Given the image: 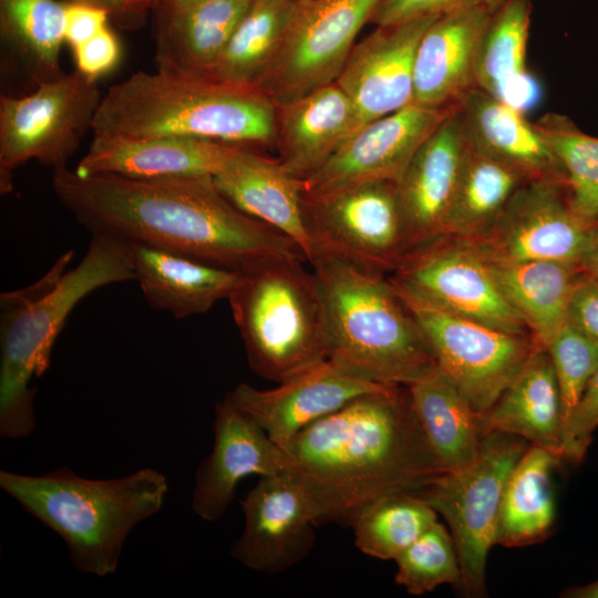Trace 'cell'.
Wrapping results in <instances>:
<instances>
[{
    "label": "cell",
    "mask_w": 598,
    "mask_h": 598,
    "mask_svg": "<svg viewBox=\"0 0 598 598\" xmlns=\"http://www.w3.org/2000/svg\"><path fill=\"white\" fill-rule=\"evenodd\" d=\"M52 188L91 235L163 249L237 272L277 258L308 262L293 240L234 206L212 175L82 176L64 167L53 172Z\"/></svg>",
    "instance_id": "obj_1"
},
{
    "label": "cell",
    "mask_w": 598,
    "mask_h": 598,
    "mask_svg": "<svg viewBox=\"0 0 598 598\" xmlns=\"http://www.w3.org/2000/svg\"><path fill=\"white\" fill-rule=\"evenodd\" d=\"M320 523L351 526L379 498L419 494L446 472L408 386L362 394L299 432L283 448Z\"/></svg>",
    "instance_id": "obj_2"
},
{
    "label": "cell",
    "mask_w": 598,
    "mask_h": 598,
    "mask_svg": "<svg viewBox=\"0 0 598 598\" xmlns=\"http://www.w3.org/2000/svg\"><path fill=\"white\" fill-rule=\"evenodd\" d=\"M73 251L61 255L49 271L23 289L0 296V435L20 439L35 427L30 386L50 368L52 348L75 306L94 290L134 280L130 245L92 235L75 268Z\"/></svg>",
    "instance_id": "obj_3"
},
{
    "label": "cell",
    "mask_w": 598,
    "mask_h": 598,
    "mask_svg": "<svg viewBox=\"0 0 598 598\" xmlns=\"http://www.w3.org/2000/svg\"><path fill=\"white\" fill-rule=\"evenodd\" d=\"M93 136H179L250 148L275 143L276 104L256 85L138 71L111 86Z\"/></svg>",
    "instance_id": "obj_4"
},
{
    "label": "cell",
    "mask_w": 598,
    "mask_h": 598,
    "mask_svg": "<svg viewBox=\"0 0 598 598\" xmlns=\"http://www.w3.org/2000/svg\"><path fill=\"white\" fill-rule=\"evenodd\" d=\"M0 487L65 543L73 566L106 577L116 571L131 530L155 515L167 478L142 468L112 480H90L61 467L40 476L0 471Z\"/></svg>",
    "instance_id": "obj_5"
},
{
    "label": "cell",
    "mask_w": 598,
    "mask_h": 598,
    "mask_svg": "<svg viewBox=\"0 0 598 598\" xmlns=\"http://www.w3.org/2000/svg\"><path fill=\"white\" fill-rule=\"evenodd\" d=\"M309 264L327 303L329 361L365 380L401 386L439 370L389 279L322 252H316Z\"/></svg>",
    "instance_id": "obj_6"
},
{
    "label": "cell",
    "mask_w": 598,
    "mask_h": 598,
    "mask_svg": "<svg viewBox=\"0 0 598 598\" xmlns=\"http://www.w3.org/2000/svg\"><path fill=\"white\" fill-rule=\"evenodd\" d=\"M300 258H277L241 274L228 298L250 369L281 383L328 360L327 303Z\"/></svg>",
    "instance_id": "obj_7"
},
{
    "label": "cell",
    "mask_w": 598,
    "mask_h": 598,
    "mask_svg": "<svg viewBox=\"0 0 598 598\" xmlns=\"http://www.w3.org/2000/svg\"><path fill=\"white\" fill-rule=\"evenodd\" d=\"M529 445L515 435L488 433L471 465L442 473L419 493L450 527L460 560V587L467 597L486 594V563L495 545L504 488Z\"/></svg>",
    "instance_id": "obj_8"
},
{
    "label": "cell",
    "mask_w": 598,
    "mask_h": 598,
    "mask_svg": "<svg viewBox=\"0 0 598 598\" xmlns=\"http://www.w3.org/2000/svg\"><path fill=\"white\" fill-rule=\"evenodd\" d=\"M97 80L78 70L40 83L30 94L0 96V192L13 187V172L30 159L68 167L102 100Z\"/></svg>",
    "instance_id": "obj_9"
},
{
    "label": "cell",
    "mask_w": 598,
    "mask_h": 598,
    "mask_svg": "<svg viewBox=\"0 0 598 598\" xmlns=\"http://www.w3.org/2000/svg\"><path fill=\"white\" fill-rule=\"evenodd\" d=\"M421 329L439 369L473 410H488L536 347L532 334L507 332L448 312L389 278Z\"/></svg>",
    "instance_id": "obj_10"
},
{
    "label": "cell",
    "mask_w": 598,
    "mask_h": 598,
    "mask_svg": "<svg viewBox=\"0 0 598 598\" xmlns=\"http://www.w3.org/2000/svg\"><path fill=\"white\" fill-rule=\"evenodd\" d=\"M303 214L312 257L322 252L383 275L394 272L408 254L395 182L368 181L303 197Z\"/></svg>",
    "instance_id": "obj_11"
},
{
    "label": "cell",
    "mask_w": 598,
    "mask_h": 598,
    "mask_svg": "<svg viewBox=\"0 0 598 598\" xmlns=\"http://www.w3.org/2000/svg\"><path fill=\"white\" fill-rule=\"evenodd\" d=\"M382 0H296L283 40L257 86L275 103L336 82Z\"/></svg>",
    "instance_id": "obj_12"
},
{
    "label": "cell",
    "mask_w": 598,
    "mask_h": 598,
    "mask_svg": "<svg viewBox=\"0 0 598 598\" xmlns=\"http://www.w3.org/2000/svg\"><path fill=\"white\" fill-rule=\"evenodd\" d=\"M597 227L573 208L565 183L529 181L485 230L460 241L487 262L555 260L580 267Z\"/></svg>",
    "instance_id": "obj_13"
},
{
    "label": "cell",
    "mask_w": 598,
    "mask_h": 598,
    "mask_svg": "<svg viewBox=\"0 0 598 598\" xmlns=\"http://www.w3.org/2000/svg\"><path fill=\"white\" fill-rule=\"evenodd\" d=\"M391 278L448 312L507 332L532 334L488 264L460 240L439 237L409 251Z\"/></svg>",
    "instance_id": "obj_14"
},
{
    "label": "cell",
    "mask_w": 598,
    "mask_h": 598,
    "mask_svg": "<svg viewBox=\"0 0 598 598\" xmlns=\"http://www.w3.org/2000/svg\"><path fill=\"white\" fill-rule=\"evenodd\" d=\"M452 109L411 103L364 124L302 181L303 197H320L368 181L396 183L415 152Z\"/></svg>",
    "instance_id": "obj_15"
},
{
    "label": "cell",
    "mask_w": 598,
    "mask_h": 598,
    "mask_svg": "<svg viewBox=\"0 0 598 598\" xmlns=\"http://www.w3.org/2000/svg\"><path fill=\"white\" fill-rule=\"evenodd\" d=\"M241 507L244 529L230 555L245 567L275 575L296 566L312 550L316 517L290 472L260 476Z\"/></svg>",
    "instance_id": "obj_16"
},
{
    "label": "cell",
    "mask_w": 598,
    "mask_h": 598,
    "mask_svg": "<svg viewBox=\"0 0 598 598\" xmlns=\"http://www.w3.org/2000/svg\"><path fill=\"white\" fill-rule=\"evenodd\" d=\"M329 360L269 390L239 383L226 398L282 450L302 430L355 398L383 390Z\"/></svg>",
    "instance_id": "obj_17"
},
{
    "label": "cell",
    "mask_w": 598,
    "mask_h": 598,
    "mask_svg": "<svg viewBox=\"0 0 598 598\" xmlns=\"http://www.w3.org/2000/svg\"><path fill=\"white\" fill-rule=\"evenodd\" d=\"M437 17L377 27L355 43L336 83L352 101L359 128L413 103L416 48Z\"/></svg>",
    "instance_id": "obj_18"
},
{
    "label": "cell",
    "mask_w": 598,
    "mask_h": 598,
    "mask_svg": "<svg viewBox=\"0 0 598 598\" xmlns=\"http://www.w3.org/2000/svg\"><path fill=\"white\" fill-rule=\"evenodd\" d=\"M288 468L285 451L225 396L215 406L212 453L196 472L193 511L204 520H218L235 498L241 480L276 475Z\"/></svg>",
    "instance_id": "obj_19"
},
{
    "label": "cell",
    "mask_w": 598,
    "mask_h": 598,
    "mask_svg": "<svg viewBox=\"0 0 598 598\" xmlns=\"http://www.w3.org/2000/svg\"><path fill=\"white\" fill-rule=\"evenodd\" d=\"M467 150L468 140L453 106L396 182L408 252L441 237Z\"/></svg>",
    "instance_id": "obj_20"
},
{
    "label": "cell",
    "mask_w": 598,
    "mask_h": 598,
    "mask_svg": "<svg viewBox=\"0 0 598 598\" xmlns=\"http://www.w3.org/2000/svg\"><path fill=\"white\" fill-rule=\"evenodd\" d=\"M250 1H158L153 9L156 71L206 79Z\"/></svg>",
    "instance_id": "obj_21"
},
{
    "label": "cell",
    "mask_w": 598,
    "mask_h": 598,
    "mask_svg": "<svg viewBox=\"0 0 598 598\" xmlns=\"http://www.w3.org/2000/svg\"><path fill=\"white\" fill-rule=\"evenodd\" d=\"M491 14L480 3L440 16L429 25L415 52L413 103L450 109L476 86V58Z\"/></svg>",
    "instance_id": "obj_22"
},
{
    "label": "cell",
    "mask_w": 598,
    "mask_h": 598,
    "mask_svg": "<svg viewBox=\"0 0 598 598\" xmlns=\"http://www.w3.org/2000/svg\"><path fill=\"white\" fill-rule=\"evenodd\" d=\"M237 147L179 136H93L74 171L82 176L114 174L131 178L214 176Z\"/></svg>",
    "instance_id": "obj_23"
},
{
    "label": "cell",
    "mask_w": 598,
    "mask_h": 598,
    "mask_svg": "<svg viewBox=\"0 0 598 598\" xmlns=\"http://www.w3.org/2000/svg\"><path fill=\"white\" fill-rule=\"evenodd\" d=\"M470 144L527 181L566 184L558 158L524 112L475 86L454 105Z\"/></svg>",
    "instance_id": "obj_24"
},
{
    "label": "cell",
    "mask_w": 598,
    "mask_h": 598,
    "mask_svg": "<svg viewBox=\"0 0 598 598\" xmlns=\"http://www.w3.org/2000/svg\"><path fill=\"white\" fill-rule=\"evenodd\" d=\"M358 128L355 107L336 82L276 104L278 161L286 172L303 181Z\"/></svg>",
    "instance_id": "obj_25"
},
{
    "label": "cell",
    "mask_w": 598,
    "mask_h": 598,
    "mask_svg": "<svg viewBox=\"0 0 598 598\" xmlns=\"http://www.w3.org/2000/svg\"><path fill=\"white\" fill-rule=\"evenodd\" d=\"M213 178L234 206L293 240L309 262L313 247L305 221L301 179L286 172L278 159L245 147H237Z\"/></svg>",
    "instance_id": "obj_26"
},
{
    "label": "cell",
    "mask_w": 598,
    "mask_h": 598,
    "mask_svg": "<svg viewBox=\"0 0 598 598\" xmlns=\"http://www.w3.org/2000/svg\"><path fill=\"white\" fill-rule=\"evenodd\" d=\"M478 423L483 436L492 432L515 435L561 460L560 390L549 354L542 343L537 341L526 364L497 401L478 413Z\"/></svg>",
    "instance_id": "obj_27"
},
{
    "label": "cell",
    "mask_w": 598,
    "mask_h": 598,
    "mask_svg": "<svg viewBox=\"0 0 598 598\" xmlns=\"http://www.w3.org/2000/svg\"><path fill=\"white\" fill-rule=\"evenodd\" d=\"M134 280L146 302L176 319L200 315L228 299L241 274L163 249L128 244Z\"/></svg>",
    "instance_id": "obj_28"
},
{
    "label": "cell",
    "mask_w": 598,
    "mask_h": 598,
    "mask_svg": "<svg viewBox=\"0 0 598 598\" xmlns=\"http://www.w3.org/2000/svg\"><path fill=\"white\" fill-rule=\"evenodd\" d=\"M530 0H505L489 18L475 65L477 87L524 110L538 96L526 70Z\"/></svg>",
    "instance_id": "obj_29"
},
{
    "label": "cell",
    "mask_w": 598,
    "mask_h": 598,
    "mask_svg": "<svg viewBox=\"0 0 598 598\" xmlns=\"http://www.w3.org/2000/svg\"><path fill=\"white\" fill-rule=\"evenodd\" d=\"M487 264L507 301L533 337L545 344L567 322L570 296L581 268L555 260Z\"/></svg>",
    "instance_id": "obj_30"
},
{
    "label": "cell",
    "mask_w": 598,
    "mask_h": 598,
    "mask_svg": "<svg viewBox=\"0 0 598 598\" xmlns=\"http://www.w3.org/2000/svg\"><path fill=\"white\" fill-rule=\"evenodd\" d=\"M422 429L446 472L471 465L482 448L478 413L440 369L408 386Z\"/></svg>",
    "instance_id": "obj_31"
},
{
    "label": "cell",
    "mask_w": 598,
    "mask_h": 598,
    "mask_svg": "<svg viewBox=\"0 0 598 598\" xmlns=\"http://www.w3.org/2000/svg\"><path fill=\"white\" fill-rule=\"evenodd\" d=\"M559 461L539 446L524 452L504 488L495 545L523 547L548 536L555 519L551 475Z\"/></svg>",
    "instance_id": "obj_32"
},
{
    "label": "cell",
    "mask_w": 598,
    "mask_h": 598,
    "mask_svg": "<svg viewBox=\"0 0 598 598\" xmlns=\"http://www.w3.org/2000/svg\"><path fill=\"white\" fill-rule=\"evenodd\" d=\"M65 8L59 0H0L2 43L35 86L63 74Z\"/></svg>",
    "instance_id": "obj_33"
},
{
    "label": "cell",
    "mask_w": 598,
    "mask_h": 598,
    "mask_svg": "<svg viewBox=\"0 0 598 598\" xmlns=\"http://www.w3.org/2000/svg\"><path fill=\"white\" fill-rule=\"evenodd\" d=\"M296 0H251L206 79L256 85L275 58Z\"/></svg>",
    "instance_id": "obj_34"
},
{
    "label": "cell",
    "mask_w": 598,
    "mask_h": 598,
    "mask_svg": "<svg viewBox=\"0 0 598 598\" xmlns=\"http://www.w3.org/2000/svg\"><path fill=\"white\" fill-rule=\"evenodd\" d=\"M467 137V136H466ZM527 181L468 142L457 189L441 237L470 239L485 230Z\"/></svg>",
    "instance_id": "obj_35"
},
{
    "label": "cell",
    "mask_w": 598,
    "mask_h": 598,
    "mask_svg": "<svg viewBox=\"0 0 598 598\" xmlns=\"http://www.w3.org/2000/svg\"><path fill=\"white\" fill-rule=\"evenodd\" d=\"M436 514L416 493L385 495L369 505L352 523L354 544L369 557L395 560L437 522Z\"/></svg>",
    "instance_id": "obj_36"
},
{
    "label": "cell",
    "mask_w": 598,
    "mask_h": 598,
    "mask_svg": "<svg viewBox=\"0 0 598 598\" xmlns=\"http://www.w3.org/2000/svg\"><path fill=\"white\" fill-rule=\"evenodd\" d=\"M534 123L563 166L573 208L598 225V137L557 113H547Z\"/></svg>",
    "instance_id": "obj_37"
},
{
    "label": "cell",
    "mask_w": 598,
    "mask_h": 598,
    "mask_svg": "<svg viewBox=\"0 0 598 598\" xmlns=\"http://www.w3.org/2000/svg\"><path fill=\"white\" fill-rule=\"evenodd\" d=\"M395 582L410 595L421 596L445 584L461 585L455 543L446 527L436 522L395 560Z\"/></svg>",
    "instance_id": "obj_38"
},
{
    "label": "cell",
    "mask_w": 598,
    "mask_h": 598,
    "mask_svg": "<svg viewBox=\"0 0 598 598\" xmlns=\"http://www.w3.org/2000/svg\"><path fill=\"white\" fill-rule=\"evenodd\" d=\"M543 346L549 354L557 378L565 423L589 379L598 369V343L566 322Z\"/></svg>",
    "instance_id": "obj_39"
},
{
    "label": "cell",
    "mask_w": 598,
    "mask_h": 598,
    "mask_svg": "<svg viewBox=\"0 0 598 598\" xmlns=\"http://www.w3.org/2000/svg\"><path fill=\"white\" fill-rule=\"evenodd\" d=\"M598 427V369L589 379L563 431L561 460L579 463L584 460L592 434Z\"/></svg>",
    "instance_id": "obj_40"
},
{
    "label": "cell",
    "mask_w": 598,
    "mask_h": 598,
    "mask_svg": "<svg viewBox=\"0 0 598 598\" xmlns=\"http://www.w3.org/2000/svg\"><path fill=\"white\" fill-rule=\"evenodd\" d=\"M482 3V0H382L370 22L388 27L408 20L443 16Z\"/></svg>",
    "instance_id": "obj_41"
},
{
    "label": "cell",
    "mask_w": 598,
    "mask_h": 598,
    "mask_svg": "<svg viewBox=\"0 0 598 598\" xmlns=\"http://www.w3.org/2000/svg\"><path fill=\"white\" fill-rule=\"evenodd\" d=\"M72 51L76 70L93 80L112 71L121 59L120 41L109 27Z\"/></svg>",
    "instance_id": "obj_42"
},
{
    "label": "cell",
    "mask_w": 598,
    "mask_h": 598,
    "mask_svg": "<svg viewBox=\"0 0 598 598\" xmlns=\"http://www.w3.org/2000/svg\"><path fill=\"white\" fill-rule=\"evenodd\" d=\"M567 322L598 343V283L584 271L570 296Z\"/></svg>",
    "instance_id": "obj_43"
},
{
    "label": "cell",
    "mask_w": 598,
    "mask_h": 598,
    "mask_svg": "<svg viewBox=\"0 0 598 598\" xmlns=\"http://www.w3.org/2000/svg\"><path fill=\"white\" fill-rule=\"evenodd\" d=\"M109 14L99 8L68 3L65 8V42L71 49L86 42L107 28Z\"/></svg>",
    "instance_id": "obj_44"
},
{
    "label": "cell",
    "mask_w": 598,
    "mask_h": 598,
    "mask_svg": "<svg viewBox=\"0 0 598 598\" xmlns=\"http://www.w3.org/2000/svg\"><path fill=\"white\" fill-rule=\"evenodd\" d=\"M63 3L87 4L104 10L110 19L121 29L142 28L147 16L153 11V0H59Z\"/></svg>",
    "instance_id": "obj_45"
},
{
    "label": "cell",
    "mask_w": 598,
    "mask_h": 598,
    "mask_svg": "<svg viewBox=\"0 0 598 598\" xmlns=\"http://www.w3.org/2000/svg\"><path fill=\"white\" fill-rule=\"evenodd\" d=\"M581 270L598 283V227L580 264Z\"/></svg>",
    "instance_id": "obj_46"
},
{
    "label": "cell",
    "mask_w": 598,
    "mask_h": 598,
    "mask_svg": "<svg viewBox=\"0 0 598 598\" xmlns=\"http://www.w3.org/2000/svg\"><path fill=\"white\" fill-rule=\"evenodd\" d=\"M560 596L566 598H598V579L587 585L568 587Z\"/></svg>",
    "instance_id": "obj_47"
},
{
    "label": "cell",
    "mask_w": 598,
    "mask_h": 598,
    "mask_svg": "<svg viewBox=\"0 0 598 598\" xmlns=\"http://www.w3.org/2000/svg\"><path fill=\"white\" fill-rule=\"evenodd\" d=\"M505 0H482V3L491 11L493 12L496 8H498Z\"/></svg>",
    "instance_id": "obj_48"
},
{
    "label": "cell",
    "mask_w": 598,
    "mask_h": 598,
    "mask_svg": "<svg viewBox=\"0 0 598 598\" xmlns=\"http://www.w3.org/2000/svg\"><path fill=\"white\" fill-rule=\"evenodd\" d=\"M153 1H154L155 6H156V3H157L158 1H161V0H153Z\"/></svg>",
    "instance_id": "obj_49"
}]
</instances>
